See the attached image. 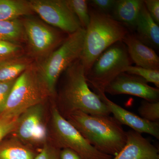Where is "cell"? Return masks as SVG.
<instances>
[{"instance_id":"1","label":"cell","mask_w":159,"mask_h":159,"mask_svg":"<svg viewBox=\"0 0 159 159\" xmlns=\"http://www.w3.org/2000/svg\"><path fill=\"white\" fill-rule=\"evenodd\" d=\"M63 73L62 85L58 97L59 107H57L63 117L66 119L76 111L92 115H110L105 103L89 87L80 58L72 63Z\"/></svg>"},{"instance_id":"2","label":"cell","mask_w":159,"mask_h":159,"mask_svg":"<svg viewBox=\"0 0 159 159\" xmlns=\"http://www.w3.org/2000/svg\"><path fill=\"white\" fill-rule=\"evenodd\" d=\"M66 119L100 152L115 157L125 146L126 132L114 117L76 111Z\"/></svg>"},{"instance_id":"3","label":"cell","mask_w":159,"mask_h":159,"mask_svg":"<svg viewBox=\"0 0 159 159\" xmlns=\"http://www.w3.org/2000/svg\"><path fill=\"white\" fill-rule=\"evenodd\" d=\"M90 22L85 30L83 49L80 59L86 74L103 51L115 43L122 41L129 30L105 13L89 5Z\"/></svg>"},{"instance_id":"4","label":"cell","mask_w":159,"mask_h":159,"mask_svg":"<svg viewBox=\"0 0 159 159\" xmlns=\"http://www.w3.org/2000/svg\"><path fill=\"white\" fill-rule=\"evenodd\" d=\"M49 96L37 65L32 63L16 78L3 112L20 115L31 107L43 103Z\"/></svg>"},{"instance_id":"5","label":"cell","mask_w":159,"mask_h":159,"mask_svg":"<svg viewBox=\"0 0 159 159\" xmlns=\"http://www.w3.org/2000/svg\"><path fill=\"white\" fill-rule=\"evenodd\" d=\"M85 29L69 34L58 48L37 64L39 70L51 94L54 96L58 78L72 63L81 57Z\"/></svg>"},{"instance_id":"6","label":"cell","mask_w":159,"mask_h":159,"mask_svg":"<svg viewBox=\"0 0 159 159\" xmlns=\"http://www.w3.org/2000/svg\"><path fill=\"white\" fill-rule=\"evenodd\" d=\"M133 62L122 41L117 42L100 54L86 74L88 84L96 93H105L107 86Z\"/></svg>"},{"instance_id":"7","label":"cell","mask_w":159,"mask_h":159,"mask_svg":"<svg viewBox=\"0 0 159 159\" xmlns=\"http://www.w3.org/2000/svg\"><path fill=\"white\" fill-rule=\"evenodd\" d=\"M52 132L55 145L60 148L74 151L83 159H111L90 145L79 131L61 116L57 106L51 108Z\"/></svg>"},{"instance_id":"8","label":"cell","mask_w":159,"mask_h":159,"mask_svg":"<svg viewBox=\"0 0 159 159\" xmlns=\"http://www.w3.org/2000/svg\"><path fill=\"white\" fill-rule=\"evenodd\" d=\"M22 23L29 51L39 62L48 57L66 39L59 31L34 18H26Z\"/></svg>"},{"instance_id":"9","label":"cell","mask_w":159,"mask_h":159,"mask_svg":"<svg viewBox=\"0 0 159 159\" xmlns=\"http://www.w3.org/2000/svg\"><path fill=\"white\" fill-rule=\"evenodd\" d=\"M29 6L43 20L61 31L72 34L82 28L67 0H30Z\"/></svg>"},{"instance_id":"10","label":"cell","mask_w":159,"mask_h":159,"mask_svg":"<svg viewBox=\"0 0 159 159\" xmlns=\"http://www.w3.org/2000/svg\"><path fill=\"white\" fill-rule=\"evenodd\" d=\"M43 103L31 107L20 115L15 129V138L24 144L44 145L48 142V133L45 120Z\"/></svg>"},{"instance_id":"11","label":"cell","mask_w":159,"mask_h":159,"mask_svg":"<svg viewBox=\"0 0 159 159\" xmlns=\"http://www.w3.org/2000/svg\"><path fill=\"white\" fill-rule=\"evenodd\" d=\"M105 93L111 95H132L149 102H159V89L148 85L142 77L123 72L106 88Z\"/></svg>"},{"instance_id":"12","label":"cell","mask_w":159,"mask_h":159,"mask_svg":"<svg viewBox=\"0 0 159 159\" xmlns=\"http://www.w3.org/2000/svg\"><path fill=\"white\" fill-rule=\"evenodd\" d=\"M105 103L114 118L122 125H125L139 133L149 134L157 139H159V122H151L145 120L142 117L126 110L123 107L111 101L105 93H96Z\"/></svg>"},{"instance_id":"13","label":"cell","mask_w":159,"mask_h":159,"mask_svg":"<svg viewBox=\"0 0 159 159\" xmlns=\"http://www.w3.org/2000/svg\"><path fill=\"white\" fill-rule=\"evenodd\" d=\"M126 134L125 146L111 159H159L158 149L142 134L133 130Z\"/></svg>"},{"instance_id":"14","label":"cell","mask_w":159,"mask_h":159,"mask_svg":"<svg viewBox=\"0 0 159 159\" xmlns=\"http://www.w3.org/2000/svg\"><path fill=\"white\" fill-rule=\"evenodd\" d=\"M133 63L150 70H159V57L154 50L144 44L134 34L129 32L122 39Z\"/></svg>"},{"instance_id":"15","label":"cell","mask_w":159,"mask_h":159,"mask_svg":"<svg viewBox=\"0 0 159 159\" xmlns=\"http://www.w3.org/2000/svg\"><path fill=\"white\" fill-rule=\"evenodd\" d=\"M133 33L144 44L153 50L159 49V25L150 16L144 2L137 18L134 31Z\"/></svg>"},{"instance_id":"16","label":"cell","mask_w":159,"mask_h":159,"mask_svg":"<svg viewBox=\"0 0 159 159\" xmlns=\"http://www.w3.org/2000/svg\"><path fill=\"white\" fill-rule=\"evenodd\" d=\"M143 0H116L110 14L114 19L134 32Z\"/></svg>"},{"instance_id":"17","label":"cell","mask_w":159,"mask_h":159,"mask_svg":"<svg viewBox=\"0 0 159 159\" xmlns=\"http://www.w3.org/2000/svg\"><path fill=\"white\" fill-rule=\"evenodd\" d=\"M32 63L31 58L23 55L0 60V82L16 79Z\"/></svg>"},{"instance_id":"18","label":"cell","mask_w":159,"mask_h":159,"mask_svg":"<svg viewBox=\"0 0 159 159\" xmlns=\"http://www.w3.org/2000/svg\"><path fill=\"white\" fill-rule=\"evenodd\" d=\"M37 154L15 137L0 142V159H34Z\"/></svg>"},{"instance_id":"19","label":"cell","mask_w":159,"mask_h":159,"mask_svg":"<svg viewBox=\"0 0 159 159\" xmlns=\"http://www.w3.org/2000/svg\"><path fill=\"white\" fill-rule=\"evenodd\" d=\"M29 1L0 0V20H11L32 14Z\"/></svg>"},{"instance_id":"20","label":"cell","mask_w":159,"mask_h":159,"mask_svg":"<svg viewBox=\"0 0 159 159\" xmlns=\"http://www.w3.org/2000/svg\"><path fill=\"white\" fill-rule=\"evenodd\" d=\"M25 39L22 20H0V40L19 44Z\"/></svg>"},{"instance_id":"21","label":"cell","mask_w":159,"mask_h":159,"mask_svg":"<svg viewBox=\"0 0 159 159\" xmlns=\"http://www.w3.org/2000/svg\"><path fill=\"white\" fill-rule=\"evenodd\" d=\"M69 6L79 20L83 29L87 28L90 22L88 1L86 0H67Z\"/></svg>"},{"instance_id":"22","label":"cell","mask_w":159,"mask_h":159,"mask_svg":"<svg viewBox=\"0 0 159 159\" xmlns=\"http://www.w3.org/2000/svg\"><path fill=\"white\" fill-rule=\"evenodd\" d=\"M124 72L142 77L147 82L152 83L157 88H159V70H150L131 65L127 67Z\"/></svg>"},{"instance_id":"23","label":"cell","mask_w":159,"mask_h":159,"mask_svg":"<svg viewBox=\"0 0 159 159\" xmlns=\"http://www.w3.org/2000/svg\"><path fill=\"white\" fill-rule=\"evenodd\" d=\"M20 116L5 112L0 114V142L6 136L14 131Z\"/></svg>"},{"instance_id":"24","label":"cell","mask_w":159,"mask_h":159,"mask_svg":"<svg viewBox=\"0 0 159 159\" xmlns=\"http://www.w3.org/2000/svg\"><path fill=\"white\" fill-rule=\"evenodd\" d=\"M141 117L151 122H159V101L149 102L143 100L139 108Z\"/></svg>"},{"instance_id":"25","label":"cell","mask_w":159,"mask_h":159,"mask_svg":"<svg viewBox=\"0 0 159 159\" xmlns=\"http://www.w3.org/2000/svg\"><path fill=\"white\" fill-rule=\"evenodd\" d=\"M23 52L19 44L0 40V60L22 55Z\"/></svg>"},{"instance_id":"26","label":"cell","mask_w":159,"mask_h":159,"mask_svg":"<svg viewBox=\"0 0 159 159\" xmlns=\"http://www.w3.org/2000/svg\"><path fill=\"white\" fill-rule=\"evenodd\" d=\"M60 148L55 144L47 142L37 154L34 159H60Z\"/></svg>"},{"instance_id":"27","label":"cell","mask_w":159,"mask_h":159,"mask_svg":"<svg viewBox=\"0 0 159 159\" xmlns=\"http://www.w3.org/2000/svg\"><path fill=\"white\" fill-rule=\"evenodd\" d=\"M16 79L0 82V114L5 109L6 102Z\"/></svg>"},{"instance_id":"28","label":"cell","mask_w":159,"mask_h":159,"mask_svg":"<svg viewBox=\"0 0 159 159\" xmlns=\"http://www.w3.org/2000/svg\"><path fill=\"white\" fill-rule=\"evenodd\" d=\"M116 0H92L88 1L89 5L105 13L110 14Z\"/></svg>"},{"instance_id":"29","label":"cell","mask_w":159,"mask_h":159,"mask_svg":"<svg viewBox=\"0 0 159 159\" xmlns=\"http://www.w3.org/2000/svg\"><path fill=\"white\" fill-rule=\"evenodd\" d=\"M148 13L155 22L159 24V0H143Z\"/></svg>"},{"instance_id":"30","label":"cell","mask_w":159,"mask_h":159,"mask_svg":"<svg viewBox=\"0 0 159 159\" xmlns=\"http://www.w3.org/2000/svg\"><path fill=\"white\" fill-rule=\"evenodd\" d=\"M60 159H83L77 152L69 148L61 149L60 153Z\"/></svg>"}]
</instances>
